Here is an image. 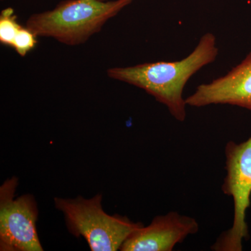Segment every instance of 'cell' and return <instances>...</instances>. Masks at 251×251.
Wrapping results in <instances>:
<instances>
[{
  "label": "cell",
  "mask_w": 251,
  "mask_h": 251,
  "mask_svg": "<svg viewBox=\"0 0 251 251\" xmlns=\"http://www.w3.org/2000/svg\"><path fill=\"white\" fill-rule=\"evenodd\" d=\"M219 54L216 38L206 33L192 52L176 62L145 63L133 67L109 69L108 75L145 90L157 101L166 105L175 120L184 122L186 117L185 86L198 71L214 62Z\"/></svg>",
  "instance_id": "cell-1"
},
{
  "label": "cell",
  "mask_w": 251,
  "mask_h": 251,
  "mask_svg": "<svg viewBox=\"0 0 251 251\" xmlns=\"http://www.w3.org/2000/svg\"><path fill=\"white\" fill-rule=\"evenodd\" d=\"M133 0H67L53 10L32 15L26 27L69 46L83 44Z\"/></svg>",
  "instance_id": "cell-2"
},
{
  "label": "cell",
  "mask_w": 251,
  "mask_h": 251,
  "mask_svg": "<svg viewBox=\"0 0 251 251\" xmlns=\"http://www.w3.org/2000/svg\"><path fill=\"white\" fill-rule=\"evenodd\" d=\"M102 195L86 199L54 198L56 209L64 214L69 232L83 237L92 251H116L130 234L143 226L126 216L110 215L102 207Z\"/></svg>",
  "instance_id": "cell-3"
},
{
  "label": "cell",
  "mask_w": 251,
  "mask_h": 251,
  "mask_svg": "<svg viewBox=\"0 0 251 251\" xmlns=\"http://www.w3.org/2000/svg\"><path fill=\"white\" fill-rule=\"evenodd\" d=\"M226 175L222 191L234 202L232 227L218 238L211 249L216 251H242L243 240L249 237L247 211L251 206V137L247 141H230L225 149Z\"/></svg>",
  "instance_id": "cell-4"
},
{
  "label": "cell",
  "mask_w": 251,
  "mask_h": 251,
  "mask_svg": "<svg viewBox=\"0 0 251 251\" xmlns=\"http://www.w3.org/2000/svg\"><path fill=\"white\" fill-rule=\"evenodd\" d=\"M16 176L0 187V251H42L36 222L39 210L32 195L15 198Z\"/></svg>",
  "instance_id": "cell-5"
},
{
  "label": "cell",
  "mask_w": 251,
  "mask_h": 251,
  "mask_svg": "<svg viewBox=\"0 0 251 251\" xmlns=\"http://www.w3.org/2000/svg\"><path fill=\"white\" fill-rule=\"evenodd\" d=\"M199 224L190 216L171 211L157 216L148 226H142L122 244V251H172L175 245L197 233Z\"/></svg>",
  "instance_id": "cell-6"
},
{
  "label": "cell",
  "mask_w": 251,
  "mask_h": 251,
  "mask_svg": "<svg viewBox=\"0 0 251 251\" xmlns=\"http://www.w3.org/2000/svg\"><path fill=\"white\" fill-rule=\"evenodd\" d=\"M186 103L196 108L227 104L251 110V52L226 75L198 86Z\"/></svg>",
  "instance_id": "cell-7"
},
{
  "label": "cell",
  "mask_w": 251,
  "mask_h": 251,
  "mask_svg": "<svg viewBox=\"0 0 251 251\" xmlns=\"http://www.w3.org/2000/svg\"><path fill=\"white\" fill-rule=\"evenodd\" d=\"M22 27L17 22V17L12 8L1 11L0 16V41L4 45L12 47L15 37Z\"/></svg>",
  "instance_id": "cell-8"
},
{
  "label": "cell",
  "mask_w": 251,
  "mask_h": 251,
  "mask_svg": "<svg viewBox=\"0 0 251 251\" xmlns=\"http://www.w3.org/2000/svg\"><path fill=\"white\" fill-rule=\"evenodd\" d=\"M36 36L26 27H21L15 37L12 47L21 57H25L35 46Z\"/></svg>",
  "instance_id": "cell-9"
},
{
  "label": "cell",
  "mask_w": 251,
  "mask_h": 251,
  "mask_svg": "<svg viewBox=\"0 0 251 251\" xmlns=\"http://www.w3.org/2000/svg\"><path fill=\"white\" fill-rule=\"evenodd\" d=\"M102 1H105V0H102Z\"/></svg>",
  "instance_id": "cell-10"
}]
</instances>
